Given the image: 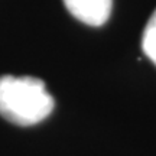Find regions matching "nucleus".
Instances as JSON below:
<instances>
[{"mask_svg": "<svg viewBox=\"0 0 156 156\" xmlns=\"http://www.w3.org/2000/svg\"><path fill=\"white\" fill-rule=\"evenodd\" d=\"M68 12L80 22L101 26L108 20L113 0H64Z\"/></svg>", "mask_w": 156, "mask_h": 156, "instance_id": "f03ea898", "label": "nucleus"}, {"mask_svg": "<svg viewBox=\"0 0 156 156\" xmlns=\"http://www.w3.org/2000/svg\"><path fill=\"white\" fill-rule=\"evenodd\" d=\"M54 97L39 78L0 77V116L17 126H34L54 110Z\"/></svg>", "mask_w": 156, "mask_h": 156, "instance_id": "f257e3e1", "label": "nucleus"}, {"mask_svg": "<svg viewBox=\"0 0 156 156\" xmlns=\"http://www.w3.org/2000/svg\"><path fill=\"white\" fill-rule=\"evenodd\" d=\"M142 49L145 55L156 65V10L152 13L149 22L145 26L142 36Z\"/></svg>", "mask_w": 156, "mask_h": 156, "instance_id": "7ed1b4c3", "label": "nucleus"}]
</instances>
